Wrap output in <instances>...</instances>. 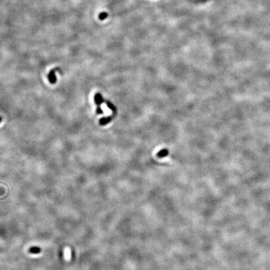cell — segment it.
<instances>
[{"label":"cell","instance_id":"6da1fadb","mask_svg":"<svg viewBox=\"0 0 270 270\" xmlns=\"http://www.w3.org/2000/svg\"><path fill=\"white\" fill-rule=\"evenodd\" d=\"M55 69H52L48 75V78L49 81L51 84H55L56 82V77L55 75Z\"/></svg>","mask_w":270,"mask_h":270},{"label":"cell","instance_id":"7a4b0ae2","mask_svg":"<svg viewBox=\"0 0 270 270\" xmlns=\"http://www.w3.org/2000/svg\"><path fill=\"white\" fill-rule=\"evenodd\" d=\"M94 102L96 104L97 106H100L104 101L102 96H101V94L100 93H96L94 95Z\"/></svg>","mask_w":270,"mask_h":270},{"label":"cell","instance_id":"3957f363","mask_svg":"<svg viewBox=\"0 0 270 270\" xmlns=\"http://www.w3.org/2000/svg\"><path fill=\"white\" fill-rule=\"evenodd\" d=\"M112 117H106V118H101L99 121V123H100V125H106V124L108 123H109L111 121H112Z\"/></svg>","mask_w":270,"mask_h":270},{"label":"cell","instance_id":"277c9868","mask_svg":"<svg viewBox=\"0 0 270 270\" xmlns=\"http://www.w3.org/2000/svg\"><path fill=\"white\" fill-rule=\"evenodd\" d=\"M28 252L32 254H38L41 252V248L38 246H33L28 250Z\"/></svg>","mask_w":270,"mask_h":270},{"label":"cell","instance_id":"5b68a950","mask_svg":"<svg viewBox=\"0 0 270 270\" xmlns=\"http://www.w3.org/2000/svg\"><path fill=\"white\" fill-rule=\"evenodd\" d=\"M168 153H169V151H168V150H166V149H163V150L158 152L157 156L159 158H164L168 156Z\"/></svg>","mask_w":270,"mask_h":270},{"label":"cell","instance_id":"8992f818","mask_svg":"<svg viewBox=\"0 0 270 270\" xmlns=\"http://www.w3.org/2000/svg\"><path fill=\"white\" fill-rule=\"evenodd\" d=\"M108 15L107 13L103 12L99 15V19L100 20H104L108 18Z\"/></svg>","mask_w":270,"mask_h":270},{"label":"cell","instance_id":"52a82bcc","mask_svg":"<svg viewBox=\"0 0 270 270\" xmlns=\"http://www.w3.org/2000/svg\"><path fill=\"white\" fill-rule=\"evenodd\" d=\"M106 103L108 107L110 110H112L113 112H116V108L112 103H110V101H106Z\"/></svg>","mask_w":270,"mask_h":270},{"label":"cell","instance_id":"ba28073f","mask_svg":"<svg viewBox=\"0 0 270 270\" xmlns=\"http://www.w3.org/2000/svg\"><path fill=\"white\" fill-rule=\"evenodd\" d=\"M103 111L100 108V106H98L96 108V114H98V115H100V114H103Z\"/></svg>","mask_w":270,"mask_h":270},{"label":"cell","instance_id":"9c48e42d","mask_svg":"<svg viewBox=\"0 0 270 270\" xmlns=\"http://www.w3.org/2000/svg\"><path fill=\"white\" fill-rule=\"evenodd\" d=\"M1 121H2V117L0 116V123L1 122Z\"/></svg>","mask_w":270,"mask_h":270}]
</instances>
